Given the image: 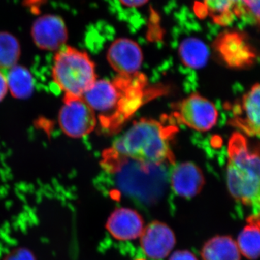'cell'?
I'll return each mask as SVG.
<instances>
[{
  "mask_svg": "<svg viewBox=\"0 0 260 260\" xmlns=\"http://www.w3.org/2000/svg\"><path fill=\"white\" fill-rule=\"evenodd\" d=\"M197 6V14L213 19L215 23L228 26L237 18H242L239 0H202Z\"/></svg>",
  "mask_w": 260,
  "mask_h": 260,
  "instance_id": "obj_14",
  "label": "cell"
},
{
  "mask_svg": "<svg viewBox=\"0 0 260 260\" xmlns=\"http://www.w3.org/2000/svg\"><path fill=\"white\" fill-rule=\"evenodd\" d=\"M176 244L174 232L165 223L154 221L143 229L140 244L145 254L152 259L167 257Z\"/></svg>",
  "mask_w": 260,
  "mask_h": 260,
  "instance_id": "obj_10",
  "label": "cell"
},
{
  "mask_svg": "<svg viewBox=\"0 0 260 260\" xmlns=\"http://www.w3.org/2000/svg\"><path fill=\"white\" fill-rule=\"evenodd\" d=\"M8 92L6 75L0 70V102L5 99Z\"/></svg>",
  "mask_w": 260,
  "mask_h": 260,
  "instance_id": "obj_23",
  "label": "cell"
},
{
  "mask_svg": "<svg viewBox=\"0 0 260 260\" xmlns=\"http://www.w3.org/2000/svg\"><path fill=\"white\" fill-rule=\"evenodd\" d=\"M145 78L138 74L119 76L114 81L95 80L83 99L99 113L103 126L116 129L139 108L143 99Z\"/></svg>",
  "mask_w": 260,
  "mask_h": 260,
  "instance_id": "obj_1",
  "label": "cell"
},
{
  "mask_svg": "<svg viewBox=\"0 0 260 260\" xmlns=\"http://www.w3.org/2000/svg\"><path fill=\"white\" fill-rule=\"evenodd\" d=\"M213 47L220 60L232 69H247L257 57L255 49L242 32H223L217 38Z\"/></svg>",
  "mask_w": 260,
  "mask_h": 260,
  "instance_id": "obj_6",
  "label": "cell"
},
{
  "mask_svg": "<svg viewBox=\"0 0 260 260\" xmlns=\"http://www.w3.org/2000/svg\"><path fill=\"white\" fill-rule=\"evenodd\" d=\"M4 260H37L32 251L25 248H18L5 256Z\"/></svg>",
  "mask_w": 260,
  "mask_h": 260,
  "instance_id": "obj_21",
  "label": "cell"
},
{
  "mask_svg": "<svg viewBox=\"0 0 260 260\" xmlns=\"http://www.w3.org/2000/svg\"><path fill=\"white\" fill-rule=\"evenodd\" d=\"M170 182L176 194L191 198L201 191L205 184V178L198 166L191 162H184L172 169Z\"/></svg>",
  "mask_w": 260,
  "mask_h": 260,
  "instance_id": "obj_13",
  "label": "cell"
},
{
  "mask_svg": "<svg viewBox=\"0 0 260 260\" xmlns=\"http://www.w3.org/2000/svg\"><path fill=\"white\" fill-rule=\"evenodd\" d=\"M242 10V18H246L251 23L259 25V0H239Z\"/></svg>",
  "mask_w": 260,
  "mask_h": 260,
  "instance_id": "obj_20",
  "label": "cell"
},
{
  "mask_svg": "<svg viewBox=\"0 0 260 260\" xmlns=\"http://www.w3.org/2000/svg\"><path fill=\"white\" fill-rule=\"evenodd\" d=\"M32 40L39 49L59 50L68 39L64 20L54 15H47L36 20L31 29Z\"/></svg>",
  "mask_w": 260,
  "mask_h": 260,
  "instance_id": "obj_8",
  "label": "cell"
},
{
  "mask_svg": "<svg viewBox=\"0 0 260 260\" xmlns=\"http://www.w3.org/2000/svg\"><path fill=\"white\" fill-rule=\"evenodd\" d=\"M52 78L64 97L83 98L97 80L95 64L85 51L64 47L54 56Z\"/></svg>",
  "mask_w": 260,
  "mask_h": 260,
  "instance_id": "obj_4",
  "label": "cell"
},
{
  "mask_svg": "<svg viewBox=\"0 0 260 260\" xmlns=\"http://www.w3.org/2000/svg\"><path fill=\"white\" fill-rule=\"evenodd\" d=\"M179 54L183 64L191 69L198 70L204 68L209 58L208 46L201 39L188 37L181 42Z\"/></svg>",
  "mask_w": 260,
  "mask_h": 260,
  "instance_id": "obj_15",
  "label": "cell"
},
{
  "mask_svg": "<svg viewBox=\"0 0 260 260\" xmlns=\"http://www.w3.org/2000/svg\"><path fill=\"white\" fill-rule=\"evenodd\" d=\"M175 133L173 126H164L153 119H143L118 138L112 150L118 155L145 164H173L170 140Z\"/></svg>",
  "mask_w": 260,
  "mask_h": 260,
  "instance_id": "obj_2",
  "label": "cell"
},
{
  "mask_svg": "<svg viewBox=\"0 0 260 260\" xmlns=\"http://www.w3.org/2000/svg\"><path fill=\"white\" fill-rule=\"evenodd\" d=\"M8 91L18 99H28L34 91V79L25 67L16 64L10 68L6 75Z\"/></svg>",
  "mask_w": 260,
  "mask_h": 260,
  "instance_id": "obj_18",
  "label": "cell"
},
{
  "mask_svg": "<svg viewBox=\"0 0 260 260\" xmlns=\"http://www.w3.org/2000/svg\"><path fill=\"white\" fill-rule=\"evenodd\" d=\"M20 43L8 32H0V70H8L17 64L20 59Z\"/></svg>",
  "mask_w": 260,
  "mask_h": 260,
  "instance_id": "obj_19",
  "label": "cell"
},
{
  "mask_svg": "<svg viewBox=\"0 0 260 260\" xmlns=\"http://www.w3.org/2000/svg\"><path fill=\"white\" fill-rule=\"evenodd\" d=\"M240 251L232 238L219 236L208 241L202 249L203 260H240Z\"/></svg>",
  "mask_w": 260,
  "mask_h": 260,
  "instance_id": "obj_16",
  "label": "cell"
},
{
  "mask_svg": "<svg viewBox=\"0 0 260 260\" xmlns=\"http://www.w3.org/2000/svg\"><path fill=\"white\" fill-rule=\"evenodd\" d=\"M259 88L256 83L244 95L242 102L234 107L231 121L232 126L251 137L259 135Z\"/></svg>",
  "mask_w": 260,
  "mask_h": 260,
  "instance_id": "obj_11",
  "label": "cell"
},
{
  "mask_svg": "<svg viewBox=\"0 0 260 260\" xmlns=\"http://www.w3.org/2000/svg\"><path fill=\"white\" fill-rule=\"evenodd\" d=\"M228 150L226 181L229 192L243 204L259 208V150L250 148L245 138L239 133L232 135Z\"/></svg>",
  "mask_w": 260,
  "mask_h": 260,
  "instance_id": "obj_3",
  "label": "cell"
},
{
  "mask_svg": "<svg viewBox=\"0 0 260 260\" xmlns=\"http://www.w3.org/2000/svg\"><path fill=\"white\" fill-rule=\"evenodd\" d=\"M177 114L181 122L201 132L211 129L218 117L213 103L198 93L191 94L180 103Z\"/></svg>",
  "mask_w": 260,
  "mask_h": 260,
  "instance_id": "obj_7",
  "label": "cell"
},
{
  "mask_svg": "<svg viewBox=\"0 0 260 260\" xmlns=\"http://www.w3.org/2000/svg\"><path fill=\"white\" fill-rule=\"evenodd\" d=\"M169 260H198L194 254L186 250L177 251L171 256Z\"/></svg>",
  "mask_w": 260,
  "mask_h": 260,
  "instance_id": "obj_22",
  "label": "cell"
},
{
  "mask_svg": "<svg viewBox=\"0 0 260 260\" xmlns=\"http://www.w3.org/2000/svg\"><path fill=\"white\" fill-rule=\"evenodd\" d=\"M63 133L72 138H80L93 132L96 126L95 112L83 98L64 97L58 116Z\"/></svg>",
  "mask_w": 260,
  "mask_h": 260,
  "instance_id": "obj_5",
  "label": "cell"
},
{
  "mask_svg": "<svg viewBox=\"0 0 260 260\" xmlns=\"http://www.w3.org/2000/svg\"><path fill=\"white\" fill-rule=\"evenodd\" d=\"M143 59V52L140 46L128 39H117L112 43L108 50V61L120 76L138 74Z\"/></svg>",
  "mask_w": 260,
  "mask_h": 260,
  "instance_id": "obj_9",
  "label": "cell"
},
{
  "mask_svg": "<svg viewBox=\"0 0 260 260\" xmlns=\"http://www.w3.org/2000/svg\"><path fill=\"white\" fill-rule=\"evenodd\" d=\"M247 222L238 237L237 244L243 255L247 259L255 260L259 254V214L251 215Z\"/></svg>",
  "mask_w": 260,
  "mask_h": 260,
  "instance_id": "obj_17",
  "label": "cell"
},
{
  "mask_svg": "<svg viewBox=\"0 0 260 260\" xmlns=\"http://www.w3.org/2000/svg\"><path fill=\"white\" fill-rule=\"evenodd\" d=\"M106 228L114 239L133 240L141 235L144 229V222L141 215L135 210L118 208L111 214Z\"/></svg>",
  "mask_w": 260,
  "mask_h": 260,
  "instance_id": "obj_12",
  "label": "cell"
},
{
  "mask_svg": "<svg viewBox=\"0 0 260 260\" xmlns=\"http://www.w3.org/2000/svg\"><path fill=\"white\" fill-rule=\"evenodd\" d=\"M149 0H119V2L128 8H139L146 4Z\"/></svg>",
  "mask_w": 260,
  "mask_h": 260,
  "instance_id": "obj_24",
  "label": "cell"
}]
</instances>
